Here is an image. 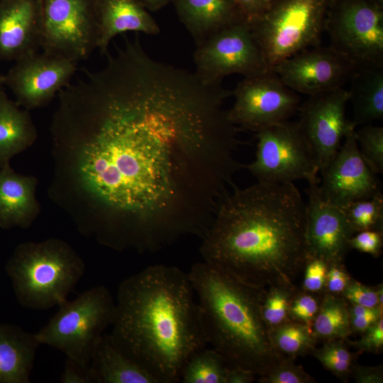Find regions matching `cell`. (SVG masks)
Instances as JSON below:
<instances>
[{
  "mask_svg": "<svg viewBox=\"0 0 383 383\" xmlns=\"http://www.w3.org/2000/svg\"><path fill=\"white\" fill-rule=\"evenodd\" d=\"M232 96L235 100L228 110V119L238 128L255 133L288 121L300 106L296 92L273 70L243 77Z\"/></svg>",
  "mask_w": 383,
  "mask_h": 383,
  "instance_id": "11",
  "label": "cell"
},
{
  "mask_svg": "<svg viewBox=\"0 0 383 383\" xmlns=\"http://www.w3.org/2000/svg\"><path fill=\"white\" fill-rule=\"evenodd\" d=\"M352 375L357 383H382L383 370L382 366L365 367L356 365Z\"/></svg>",
  "mask_w": 383,
  "mask_h": 383,
  "instance_id": "42",
  "label": "cell"
},
{
  "mask_svg": "<svg viewBox=\"0 0 383 383\" xmlns=\"http://www.w3.org/2000/svg\"><path fill=\"white\" fill-rule=\"evenodd\" d=\"M349 99V91L340 87L311 95L299 107L297 122L313 151L319 173L336 155L342 139L356 128L345 115Z\"/></svg>",
  "mask_w": 383,
  "mask_h": 383,
  "instance_id": "12",
  "label": "cell"
},
{
  "mask_svg": "<svg viewBox=\"0 0 383 383\" xmlns=\"http://www.w3.org/2000/svg\"><path fill=\"white\" fill-rule=\"evenodd\" d=\"M40 345L36 333L0 324V383H29Z\"/></svg>",
  "mask_w": 383,
  "mask_h": 383,
  "instance_id": "22",
  "label": "cell"
},
{
  "mask_svg": "<svg viewBox=\"0 0 383 383\" xmlns=\"http://www.w3.org/2000/svg\"><path fill=\"white\" fill-rule=\"evenodd\" d=\"M196 74L209 84L239 74L244 77L269 69L249 21H240L196 46L193 55Z\"/></svg>",
  "mask_w": 383,
  "mask_h": 383,
  "instance_id": "10",
  "label": "cell"
},
{
  "mask_svg": "<svg viewBox=\"0 0 383 383\" xmlns=\"http://www.w3.org/2000/svg\"><path fill=\"white\" fill-rule=\"evenodd\" d=\"M313 294L306 291L298 292L289 306V317L290 320L311 327L321 302V300Z\"/></svg>",
  "mask_w": 383,
  "mask_h": 383,
  "instance_id": "34",
  "label": "cell"
},
{
  "mask_svg": "<svg viewBox=\"0 0 383 383\" xmlns=\"http://www.w3.org/2000/svg\"><path fill=\"white\" fill-rule=\"evenodd\" d=\"M257 376L245 370L228 367L226 383H251L256 379Z\"/></svg>",
  "mask_w": 383,
  "mask_h": 383,
  "instance_id": "44",
  "label": "cell"
},
{
  "mask_svg": "<svg viewBox=\"0 0 383 383\" xmlns=\"http://www.w3.org/2000/svg\"><path fill=\"white\" fill-rule=\"evenodd\" d=\"M344 340H326L321 348H315L311 354L335 376L342 381H347L357 365L358 355L350 350Z\"/></svg>",
  "mask_w": 383,
  "mask_h": 383,
  "instance_id": "29",
  "label": "cell"
},
{
  "mask_svg": "<svg viewBox=\"0 0 383 383\" xmlns=\"http://www.w3.org/2000/svg\"><path fill=\"white\" fill-rule=\"evenodd\" d=\"M357 67L329 47H313L280 62L272 70L295 92L309 96L343 87Z\"/></svg>",
  "mask_w": 383,
  "mask_h": 383,
  "instance_id": "14",
  "label": "cell"
},
{
  "mask_svg": "<svg viewBox=\"0 0 383 383\" xmlns=\"http://www.w3.org/2000/svg\"><path fill=\"white\" fill-rule=\"evenodd\" d=\"M260 383H314L315 379L296 365L294 359L284 357L265 375L257 378Z\"/></svg>",
  "mask_w": 383,
  "mask_h": 383,
  "instance_id": "33",
  "label": "cell"
},
{
  "mask_svg": "<svg viewBox=\"0 0 383 383\" xmlns=\"http://www.w3.org/2000/svg\"><path fill=\"white\" fill-rule=\"evenodd\" d=\"M58 306L56 313L36 333L38 340L67 357L89 365L104 331L112 324L116 306L113 296L100 285Z\"/></svg>",
  "mask_w": 383,
  "mask_h": 383,
  "instance_id": "6",
  "label": "cell"
},
{
  "mask_svg": "<svg viewBox=\"0 0 383 383\" xmlns=\"http://www.w3.org/2000/svg\"><path fill=\"white\" fill-rule=\"evenodd\" d=\"M243 18L250 22L260 16L269 0H235Z\"/></svg>",
  "mask_w": 383,
  "mask_h": 383,
  "instance_id": "43",
  "label": "cell"
},
{
  "mask_svg": "<svg viewBox=\"0 0 383 383\" xmlns=\"http://www.w3.org/2000/svg\"><path fill=\"white\" fill-rule=\"evenodd\" d=\"M105 55L67 87L65 113L85 140L101 232L140 252L201 238L245 166L224 108L232 90L153 58L138 35Z\"/></svg>",
  "mask_w": 383,
  "mask_h": 383,
  "instance_id": "1",
  "label": "cell"
},
{
  "mask_svg": "<svg viewBox=\"0 0 383 383\" xmlns=\"http://www.w3.org/2000/svg\"><path fill=\"white\" fill-rule=\"evenodd\" d=\"M77 65L70 60L38 52L16 61L4 75V84L14 94L18 105L38 108L70 84Z\"/></svg>",
  "mask_w": 383,
  "mask_h": 383,
  "instance_id": "15",
  "label": "cell"
},
{
  "mask_svg": "<svg viewBox=\"0 0 383 383\" xmlns=\"http://www.w3.org/2000/svg\"><path fill=\"white\" fill-rule=\"evenodd\" d=\"M326 0H286L250 22L270 70L304 50L320 45Z\"/></svg>",
  "mask_w": 383,
  "mask_h": 383,
  "instance_id": "7",
  "label": "cell"
},
{
  "mask_svg": "<svg viewBox=\"0 0 383 383\" xmlns=\"http://www.w3.org/2000/svg\"><path fill=\"white\" fill-rule=\"evenodd\" d=\"M41 38L42 0H0V60L38 52Z\"/></svg>",
  "mask_w": 383,
  "mask_h": 383,
  "instance_id": "18",
  "label": "cell"
},
{
  "mask_svg": "<svg viewBox=\"0 0 383 383\" xmlns=\"http://www.w3.org/2000/svg\"><path fill=\"white\" fill-rule=\"evenodd\" d=\"M349 91L353 106L352 122L358 125L371 123L383 118V66L360 67L351 77Z\"/></svg>",
  "mask_w": 383,
  "mask_h": 383,
  "instance_id": "25",
  "label": "cell"
},
{
  "mask_svg": "<svg viewBox=\"0 0 383 383\" xmlns=\"http://www.w3.org/2000/svg\"><path fill=\"white\" fill-rule=\"evenodd\" d=\"M299 291L294 284L265 287L262 301V313L270 329L290 320L289 306Z\"/></svg>",
  "mask_w": 383,
  "mask_h": 383,
  "instance_id": "31",
  "label": "cell"
},
{
  "mask_svg": "<svg viewBox=\"0 0 383 383\" xmlns=\"http://www.w3.org/2000/svg\"><path fill=\"white\" fill-rule=\"evenodd\" d=\"M270 336L280 354L294 360L311 354L317 340L311 326L292 320L270 328Z\"/></svg>",
  "mask_w": 383,
  "mask_h": 383,
  "instance_id": "27",
  "label": "cell"
},
{
  "mask_svg": "<svg viewBox=\"0 0 383 383\" xmlns=\"http://www.w3.org/2000/svg\"><path fill=\"white\" fill-rule=\"evenodd\" d=\"M383 232L367 230L358 232L349 240L350 249H355L362 252H366L374 257L381 254L383 244Z\"/></svg>",
  "mask_w": 383,
  "mask_h": 383,
  "instance_id": "38",
  "label": "cell"
},
{
  "mask_svg": "<svg viewBox=\"0 0 383 383\" xmlns=\"http://www.w3.org/2000/svg\"><path fill=\"white\" fill-rule=\"evenodd\" d=\"M112 332L121 351L156 383L180 382L189 359L209 344L188 272L150 265L118 286Z\"/></svg>",
  "mask_w": 383,
  "mask_h": 383,
  "instance_id": "3",
  "label": "cell"
},
{
  "mask_svg": "<svg viewBox=\"0 0 383 383\" xmlns=\"http://www.w3.org/2000/svg\"><path fill=\"white\" fill-rule=\"evenodd\" d=\"M325 25L331 47L358 68L383 65V16L379 8L352 3Z\"/></svg>",
  "mask_w": 383,
  "mask_h": 383,
  "instance_id": "13",
  "label": "cell"
},
{
  "mask_svg": "<svg viewBox=\"0 0 383 383\" xmlns=\"http://www.w3.org/2000/svg\"><path fill=\"white\" fill-rule=\"evenodd\" d=\"M341 296L352 304L370 308L380 306L377 288L364 285L353 279L342 292Z\"/></svg>",
  "mask_w": 383,
  "mask_h": 383,
  "instance_id": "37",
  "label": "cell"
},
{
  "mask_svg": "<svg viewBox=\"0 0 383 383\" xmlns=\"http://www.w3.org/2000/svg\"><path fill=\"white\" fill-rule=\"evenodd\" d=\"M347 221L355 233L367 230L383 232V195L351 203L342 209Z\"/></svg>",
  "mask_w": 383,
  "mask_h": 383,
  "instance_id": "30",
  "label": "cell"
},
{
  "mask_svg": "<svg viewBox=\"0 0 383 383\" xmlns=\"http://www.w3.org/2000/svg\"><path fill=\"white\" fill-rule=\"evenodd\" d=\"M306 204L294 183L235 186L201 238L203 261L256 287L294 284L309 259Z\"/></svg>",
  "mask_w": 383,
  "mask_h": 383,
  "instance_id": "2",
  "label": "cell"
},
{
  "mask_svg": "<svg viewBox=\"0 0 383 383\" xmlns=\"http://www.w3.org/2000/svg\"><path fill=\"white\" fill-rule=\"evenodd\" d=\"M311 328L317 340L345 339L351 334L347 301L325 292Z\"/></svg>",
  "mask_w": 383,
  "mask_h": 383,
  "instance_id": "26",
  "label": "cell"
},
{
  "mask_svg": "<svg viewBox=\"0 0 383 383\" xmlns=\"http://www.w3.org/2000/svg\"><path fill=\"white\" fill-rule=\"evenodd\" d=\"M208 344L228 367L260 377L284 357L274 348L262 313L265 287L245 284L204 261L188 272Z\"/></svg>",
  "mask_w": 383,
  "mask_h": 383,
  "instance_id": "4",
  "label": "cell"
},
{
  "mask_svg": "<svg viewBox=\"0 0 383 383\" xmlns=\"http://www.w3.org/2000/svg\"><path fill=\"white\" fill-rule=\"evenodd\" d=\"M351 279L343 264L330 265L326 274L325 292L341 295Z\"/></svg>",
  "mask_w": 383,
  "mask_h": 383,
  "instance_id": "41",
  "label": "cell"
},
{
  "mask_svg": "<svg viewBox=\"0 0 383 383\" xmlns=\"http://www.w3.org/2000/svg\"><path fill=\"white\" fill-rule=\"evenodd\" d=\"M355 135L360 154L374 174L383 172V128L370 123L364 125Z\"/></svg>",
  "mask_w": 383,
  "mask_h": 383,
  "instance_id": "32",
  "label": "cell"
},
{
  "mask_svg": "<svg viewBox=\"0 0 383 383\" xmlns=\"http://www.w3.org/2000/svg\"><path fill=\"white\" fill-rule=\"evenodd\" d=\"M89 367L94 383H156L121 351L111 334H104L100 339Z\"/></svg>",
  "mask_w": 383,
  "mask_h": 383,
  "instance_id": "23",
  "label": "cell"
},
{
  "mask_svg": "<svg viewBox=\"0 0 383 383\" xmlns=\"http://www.w3.org/2000/svg\"><path fill=\"white\" fill-rule=\"evenodd\" d=\"M172 3L196 46L245 20L235 0H173Z\"/></svg>",
  "mask_w": 383,
  "mask_h": 383,
  "instance_id": "20",
  "label": "cell"
},
{
  "mask_svg": "<svg viewBox=\"0 0 383 383\" xmlns=\"http://www.w3.org/2000/svg\"><path fill=\"white\" fill-rule=\"evenodd\" d=\"M228 366L213 348L206 347L194 354L184 366L182 383H226Z\"/></svg>",
  "mask_w": 383,
  "mask_h": 383,
  "instance_id": "28",
  "label": "cell"
},
{
  "mask_svg": "<svg viewBox=\"0 0 383 383\" xmlns=\"http://www.w3.org/2000/svg\"><path fill=\"white\" fill-rule=\"evenodd\" d=\"M355 131L345 136L336 155L320 172L318 187L321 198L340 209L382 193L377 175L360 154Z\"/></svg>",
  "mask_w": 383,
  "mask_h": 383,
  "instance_id": "16",
  "label": "cell"
},
{
  "mask_svg": "<svg viewBox=\"0 0 383 383\" xmlns=\"http://www.w3.org/2000/svg\"><path fill=\"white\" fill-rule=\"evenodd\" d=\"M2 84H4V75H0V89L1 88Z\"/></svg>",
  "mask_w": 383,
  "mask_h": 383,
  "instance_id": "46",
  "label": "cell"
},
{
  "mask_svg": "<svg viewBox=\"0 0 383 383\" xmlns=\"http://www.w3.org/2000/svg\"><path fill=\"white\" fill-rule=\"evenodd\" d=\"M383 317L362 333L361 338L353 343L358 351L379 353L383 348Z\"/></svg>",
  "mask_w": 383,
  "mask_h": 383,
  "instance_id": "39",
  "label": "cell"
},
{
  "mask_svg": "<svg viewBox=\"0 0 383 383\" xmlns=\"http://www.w3.org/2000/svg\"><path fill=\"white\" fill-rule=\"evenodd\" d=\"M95 0H42L43 52L77 62L98 48Z\"/></svg>",
  "mask_w": 383,
  "mask_h": 383,
  "instance_id": "9",
  "label": "cell"
},
{
  "mask_svg": "<svg viewBox=\"0 0 383 383\" xmlns=\"http://www.w3.org/2000/svg\"><path fill=\"white\" fill-rule=\"evenodd\" d=\"M328 265L321 259L309 257L303 271L304 291L314 294L325 292Z\"/></svg>",
  "mask_w": 383,
  "mask_h": 383,
  "instance_id": "35",
  "label": "cell"
},
{
  "mask_svg": "<svg viewBox=\"0 0 383 383\" xmlns=\"http://www.w3.org/2000/svg\"><path fill=\"white\" fill-rule=\"evenodd\" d=\"M37 131L29 113L9 99L0 89V167L9 165L10 160L30 146Z\"/></svg>",
  "mask_w": 383,
  "mask_h": 383,
  "instance_id": "24",
  "label": "cell"
},
{
  "mask_svg": "<svg viewBox=\"0 0 383 383\" xmlns=\"http://www.w3.org/2000/svg\"><path fill=\"white\" fill-rule=\"evenodd\" d=\"M149 11H157L172 3L173 0H140Z\"/></svg>",
  "mask_w": 383,
  "mask_h": 383,
  "instance_id": "45",
  "label": "cell"
},
{
  "mask_svg": "<svg viewBox=\"0 0 383 383\" xmlns=\"http://www.w3.org/2000/svg\"><path fill=\"white\" fill-rule=\"evenodd\" d=\"M83 260L65 241L19 245L6 265L19 304L33 310L59 306L82 277Z\"/></svg>",
  "mask_w": 383,
  "mask_h": 383,
  "instance_id": "5",
  "label": "cell"
},
{
  "mask_svg": "<svg viewBox=\"0 0 383 383\" xmlns=\"http://www.w3.org/2000/svg\"><path fill=\"white\" fill-rule=\"evenodd\" d=\"M37 180L0 167V226L27 228L37 217L40 207L35 192Z\"/></svg>",
  "mask_w": 383,
  "mask_h": 383,
  "instance_id": "21",
  "label": "cell"
},
{
  "mask_svg": "<svg viewBox=\"0 0 383 383\" xmlns=\"http://www.w3.org/2000/svg\"><path fill=\"white\" fill-rule=\"evenodd\" d=\"M255 160L245 165L259 182L319 184L318 165L298 122L286 121L256 133Z\"/></svg>",
  "mask_w": 383,
  "mask_h": 383,
  "instance_id": "8",
  "label": "cell"
},
{
  "mask_svg": "<svg viewBox=\"0 0 383 383\" xmlns=\"http://www.w3.org/2000/svg\"><path fill=\"white\" fill-rule=\"evenodd\" d=\"M99 22L98 48L102 55L111 40L126 32L157 35L160 29L140 0H95Z\"/></svg>",
  "mask_w": 383,
  "mask_h": 383,
  "instance_id": "19",
  "label": "cell"
},
{
  "mask_svg": "<svg viewBox=\"0 0 383 383\" xmlns=\"http://www.w3.org/2000/svg\"><path fill=\"white\" fill-rule=\"evenodd\" d=\"M381 306L370 308L355 304L348 305L350 329L352 333H362L382 317Z\"/></svg>",
  "mask_w": 383,
  "mask_h": 383,
  "instance_id": "36",
  "label": "cell"
},
{
  "mask_svg": "<svg viewBox=\"0 0 383 383\" xmlns=\"http://www.w3.org/2000/svg\"><path fill=\"white\" fill-rule=\"evenodd\" d=\"M60 382L94 383V380L89 365H82L72 358L67 357Z\"/></svg>",
  "mask_w": 383,
  "mask_h": 383,
  "instance_id": "40",
  "label": "cell"
},
{
  "mask_svg": "<svg viewBox=\"0 0 383 383\" xmlns=\"http://www.w3.org/2000/svg\"><path fill=\"white\" fill-rule=\"evenodd\" d=\"M318 184L306 189V241L309 257H317L328 265L343 264L350 249L349 240L355 235L342 209L326 202Z\"/></svg>",
  "mask_w": 383,
  "mask_h": 383,
  "instance_id": "17",
  "label": "cell"
}]
</instances>
